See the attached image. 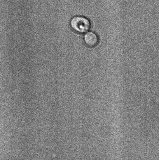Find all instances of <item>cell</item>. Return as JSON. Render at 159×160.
Instances as JSON below:
<instances>
[{"mask_svg":"<svg viewBox=\"0 0 159 160\" xmlns=\"http://www.w3.org/2000/svg\"><path fill=\"white\" fill-rule=\"evenodd\" d=\"M70 24L75 31L79 33H85L91 28V22L88 18L82 16H76L72 19Z\"/></svg>","mask_w":159,"mask_h":160,"instance_id":"6da1fadb","label":"cell"},{"mask_svg":"<svg viewBox=\"0 0 159 160\" xmlns=\"http://www.w3.org/2000/svg\"><path fill=\"white\" fill-rule=\"evenodd\" d=\"M84 41L86 44L90 47H94L99 42V37L95 33L88 31L86 32L84 37Z\"/></svg>","mask_w":159,"mask_h":160,"instance_id":"7a4b0ae2","label":"cell"}]
</instances>
